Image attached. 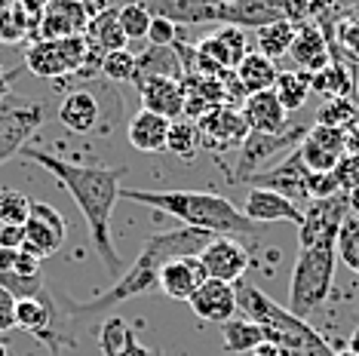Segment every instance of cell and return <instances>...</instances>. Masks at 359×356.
Wrapping results in <instances>:
<instances>
[{"instance_id":"1","label":"cell","mask_w":359,"mask_h":356,"mask_svg":"<svg viewBox=\"0 0 359 356\" xmlns=\"http://www.w3.org/2000/svg\"><path fill=\"white\" fill-rule=\"evenodd\" d=\"M19 157L46 169L71 193V200H74L77 209L86 218L89 237H93V246L99 252L104 273H111L117 280L123 273V264H120V255L111 240V215L120 200V182L126 175V166H83V163H74V160L59 157L53 151L28 148V144L22 148Z\"/></svg>"},{"instance_id":"2","label":"cell","mask_w":359,"mask_h":356,"mask_svg":"<svg viewBox=\"0 0 359 356\" xmlns=\"http://www.w3.org/2000/svg\"><path fill=\"white\" fill-rule=\"evenodd\" d=\"M212 237L203 231H194V228H169V231H154L148 240L142 242L138 249L135 261L114 280L111 289H104L95 298L89 301H71V298L59 295V307L65 317H71L80 326H93L99 322V317L111 313L114 307H120L123 301H133V298L151 292L157 289L160 282V271L169 258H178V255H200L206 249V242Z\"/></svg>"},{"instance_id":"3","label":"cell","mask_w":359,"mask_h":356,"mask_svg":"<svg viewBox=\"0 0 359 356\" xmlns=\"http://www.w3.org/2000/svg\"><path fill=\"white\" fill-rule=\"evenodd\" d=\"M120 200L142 203L157 209L163 215H172L184 228L203 231L209 237H249L264 231L252 224L231 200L212 191H144V188H120Z\"/></svg>"},{"instance_id":"4","label":"cell","mask_w":359,"mask_h":356,"mask_svg":"<svg viewBox=\"0 0 359 356\" xmlns=\"http://www.w3.org/2000/svg\"><path fill=\"white\" fill-rule=\"evenodd\" d=\"M236 301H240L243 317L255 320L264 329V338L276 347H283L289 356H334L329 341L310 326L307 320L295 317L289 307L276 304L267 298L258 286L252 282H240L236 286Z\"/></svg>"},{"instance_id":"5","label":"cell","mask_w":359,"mask_h":356,"mask_svg":"<svg viewBox=\"0 0 359 356\" xmlns=\"http://www.w3.org/2000/svg\"><path fill=\"white\" fill-rule=\"evenodd\" d=\"M334 264H338L334 240H320L298 252V261L292 267L289 280V310L295 317H313L329 301L334 286Z\"/></svg>"},{"instance_id":"6","label":"cell","mask_w":359,"mask_h":356,"mask_svg":"<svg viewBox=\"0 0 359 356\" xmlns=\"http://www.w3.org/2000/svg\"><path fill=\"white\" fill-rule=\"evenodd\" d=\"M307 129L310 126H295V129L289 126V129H283V132H276V135L249 132L246 142H243V148H240V160H236V166L231 169L227 182H231V184H249L255 175L267 172L271 163H280V160H285L301 142H304Z\"/></svg>"},{"instance_id":"7","label":"cell","mask_w":359,"mask_h":356,"mask_svg":"<svg viewBox=\"0 0 359 356\" xmlns=\"http://www.w3.org/2000/svg\"><path fill=\"white\" fill-rule=\"evenodd\" d=\"M86 62V37H59V40H34L25 53V71L40 80H62L74 77Z\"/></svg>"},{"instance_id":"8","label":"cell","mask_w":359,"mask_h":356,"mask_svg":"<svg viewBox=\"0 0 359 356\" xmlns=\"http://www.w3.org/2000/svg\"><path fill=\"white\" fill-rule=\"evenodd\" d=\"M40 123H43V104L40 102L13 99V95L0 102V166L19 157Z\"/></svg>"},{"instance_id":"9","label":"cell","mask_w":359,"mask_h":356,"mask_svg":"<svg viewBox=\"0 0 359 356\" xmlns=\"http://www.w3.org/2000/svg\"><path fill=\"white\" fill-rule=\"evenodd\" d=\"M197 123V135H200V148H206L212 153H224V151H240L246 135L252 132L246 117L240 108H215L209 114H203Z\"/></svg>"},{"instance_id":"10","label":"cell","mask_w":359,"mask_h":356,"mask_svg":"<svg viewBox=\"0 0 359 356\" xmlns=\"http://www.w3.org/2000/svg\"><path fill=\"white\" fill-rule=\"evenodd\" d=\"M68 224L59 209H53L50 203H37L31 200V218L25 221V242H22V252L34 255V258H50L62 249Z\"/></svg>"},{"instance_id":"11","label":"cell","mask_w":359,"mask_h":356,"mask_svg":"<svg viewBox=\"0 0 359 356\" xmlns=\"http://www.w3.org/2000/svg\"><path fill=\"white\" fill-rule=\"evenodd\" d=\"M292 10L285 0H224L215 6V25H233V28H264L271 22L292 19ZM295 22V19H292Z\"/></svg>"},{"instance_id":"12","label":"cell","mask_w":359,"mask_h":356,"mask_svg":"<svg viewBox=\"0 0 359 356\" xmlns=\"http://www.w3.org/2000/svg\"><path fill=\"white\" fill-rule=\"evenodd\" d=\"M350 215L347 193H334L329 200H313L304 209V221L298 224V246L307 249L320 240H338V231Z\"/></svg>"},{"instance_id":"13","label":"cell","mask_w":359,"mask_h":356,"mask_svg":"<svg viewBox=\"0 0 359 356\" xmlns=\"http://www.w3.org/2000/svg\"><path fill=\"white\" fill-rule=\"evenodd\" d=\"M200 261L209 280L227 282V286H236L249 271V252L236 237H212L200 252Z\"/></svg>"},{"instance_id":"14","label":"cell","mask_w":359,"mask_h":356,"mask_svg":"<svg viewBox=\"0 0 359 356\" xmlns=\"http://www.w3.org/2000/svg\"><path fill=\"white\" fill-rule=\"evenodd\" d=\"M93 15H95V10H89L86 0H50L43 19H40V25H37L34 40L80 37V34H86Z\"/></svg>"},{"instance_id":"15","label":"cell","mask_w":359,"mask_h":356,"mask_svg":"<svg viewBox=\"0 0 359 356\" xmlns=\"http://www.w3.org/2000/svg\"><path fill=\"white\" fill-rule=\"evenodd\" d=\"M307 175H310V169L304 166V160H301V153L298 148L289 153L285 160H280L276 166H271L267 172H261L252 178V188H267V191H276V193H283L285 200H292V203H310V197H307Z\"/></svg>"},{"instance_id":"16","label":"cell","mask_w":359,"mask_h":356,"mask_svg":"<svg viewBox=\"0 0 359 356\" xmlns=\"http://www.w3.org/2000/svg\"><path fill=\"white\" fill-rule=\"evenodd\" d=\"M206 267H203L200 255H178L169 258L160 271V282L157 289L163 292V298H172V301H191V295L206 282Z\"/></svg>"},{"instance_id":"17","label":"cell","mask_w":359,"mask_h":356,"mask_svg":"<svg viewBox=\"0 0 359 356\" xmlns=\"http://www.w3.org/2000/svg\"><path fill=\"white\" fill-rule=\"evenodd\" d=\"M243 215L249 218L252 224H276V221H289V224H301L304 221V209L295 206L292 200H285L283 193L267 191V188H249L246 203L240 209Z\"/></svg>"},{"instance_id":"18","label":"cell","mask_w":359,"mask_h":356,"mask_svg":"<svg viewBox=\"0 0 359 356\" xmlns=\"http://www.w3.org/2000/svg\"><path fill=\"white\" fill-rule=\"evenodd\" d=\"M191 310L197 313L203 322H218L224 326L227 320H233L240 313V301H236V286H227V282L218 280H206L197 292L191 295Z\"/></svg>"},{"instance_id":"19","label":"cell","mask_w":359,"mask_h":356,"mask_svg":"<svg viewBox=\"0 0 359 356\" xmlns=\"http://www.w3.org/2000/svg\"><path fill=\"white\" fill-rule=\"evenodd\" d=\"M197 50L206 55L209 62H215L218 68L236 71V64L246 59V53H249V37H246V31H243V28L218 25L212 34H206L200 40Z\"/></svg>"},{"instance_id":"20","label":"cell","mask_w":359,"mask_h":356,"mask_svg":"<svg viewBox=\"0 0 359 356\" xmlns=\"http://www.w3.org/2000/svg\"><path fill=\"white\" fill-rule=\"evenodd\" d=\"M142 95V108L166 120H182L184 117V89L182 80L175 77H148L135 86Z\"/></svg>"},{"instance_id":"21","label":"cell","mask_w":359,"mask_h":356,"mask_svg":"<svg viewBox=\"0 0 359 356\" xmlns=\"http://www.w3.org/2000/svg\"><path fill=\"white\" fill-rule=\"evenodd\" d=\"M289 59L295 62V68L304 71V74H320L325 64L332 62L329 37H325L313 22H301L295 31V40H292Z\"/></svg>"},{"instance_id":"22","label":"cell","mask_w":359,"mask_h":356,"mask_svg":"<svg viewBox=\"0 0 359 356\" xmlns=\"http://www.w3.org/2000/svg\"><path fill=\"white\" fill-rule=\"evenodd\" d=\"M243 117H246V123L252 132H267V135H276L283 132L285 120H289V111L283 108V102L276 99L273 89H264V93H252L246 95V102H243Z\"/></svg>"},{"instance_id":"23","label":"cell","mask_w":359,"mask_h":356,"mask_svg":"<svg viewBox=\"0 0 359 356\" xmlns=\"http://www.w3.org/2000/svg\"><path fill=\"white\" fill-rule=\"evenodd\" d=\"M59 120H62V126L74 135L95 132L99 120H102L99 99H95L89 89H71V93H65V99L59 104Z\"/></svg>"},{"instance_id":"24","label":"cell","mask_w":359,"mask_h":356,"mask_svg":"<svg viewBox=\"0 0 359 356\" xmlns=\"http://www.w3.org/2000/svg\"><path fill=\"white\" fill-rule=\"evenodd\" d=\"M169 126H172V120L154 114V111H138V114L129 120L126 126V139L133 144L135 151L142 153H160L166 151V135H169Z\"/></svg>"},{"instance_id":"25","label":"cell","mask_w":359,"mask_h":356,"mask_svg":"<svg viewBox=\"0 0 359 356\" xmlns=\"http://www.w3.org/2000/svg\"><path fill=\"white\" fill-rule=\"evenodd\" d=\"M148 77H175V80L184 77L175 43L172 46H151V50H144V53H135V80L133 83L138 86Z\"/></svg>"},{"instance_id":"26","label":"cell","mask_w":359,"mask_h":356,"mask_svg":"<svg viewBox=\"0 0 359 356\" xmlns=\"http://www.w3.org/2000/svg\"><path fill=\"white\" fill-rule=\"evenodd\" d=\"M93 46H99L102 53H114V50H126V34L120 28V15H117V6H104L89 19V28L83 34Z\"/></svg>"},{"instance_id":"27","label":"cell","mask_w":359,"mask_h":356,"mask_svg":"<svg viewBox=\"0 0 359 356\" xmlns=\"http://www.w3.org/2000/svg\"><path fill=\"white\" fill-rule=\"evenodd\" d=\"M233 74H236V80H240V86L246 89V95H252V93H264V89H273L280 68H276V62H271L267 55H261V53H246V59L236 64Z\"/></svg>"},{"instance_id":"28","label":"cell","mask_w":359,"mask_h":356,"mask_svg":"<svg viewBox=\"0 0 359 356\" xmlns=\"http://www.w3.org/2000/svg\"><path fill=\"white\" fill-rule=\"evenodd\" d=\"M222 341H224L227 353H252L255 347L264 344L267 338H264V329H261L255 320L233 317L222 326Z\"/></svg>"},{"instance_id":"29","label":"cell","mask_w":359,"mask_h":356,"mask_svg":"<svg viewBox=\"0 0 359 356\" xmlns=\"http://www.w3.org/2000/svg\"><path fill=\"white\" fill-rule=\"evenodd\" d=\"M295 31H298V22H292V19H280V22H271V25L258 28L255 31L258 53L267 55L271 62L285 59L292 50V40H295Z\"/></svg>"},{"instance_id":"30","label":"cell","mask_w":359,"mask_h":356,"mask_svg":"<svg viewBox=\"0 0 359 356\" xmlns=\"http://www.w3.org/2000/svg\"><path fill=\"white\" fill-rule=\"evenodd\" d=\"M353 86H356V80L350 74V64L344 59H332L320 74H310V93H323L325 99H329V95H344V99H350Z\"/></svg>"},{"instance_id":"31","label":"cell","mask_w":359,"mask_h":356,"mask_svg":"<svg viewBox=\"0 0 359 356\" xmlns=\"http://www.w3.org/2000/svg\"><path fill=\"white\" fill-rule=\"evenodd\" d=\"M93 331H95V338H99L102 356H126L129 350H133V344L138 341L133 326H129L123 317H108Z\"/></svg>"},{"instance_id":"32","label":"cell","mask_w":359,"mask_h":356,"mask_svg":"<svg viewBox=\"0 0 359 356\" xmlns=\"http://www.w3.org/2000/svg\"><path fill=\"white\" fill-rule=\"evenodd\" d=\"M166 151L172 153V157L184 160V163H194L197 160V153L203 151L200 148V135H197V123L194 120H172V126H169V135H166Z\"/></svg>"},{"instance_id":"33","label":"cell","mask_w":359,"mask_h":356,"mask_svg":"<svg viewBox=\"0 0 359 356\" xmlns=\"http://www.w3.org/2000/svg\"><path fill=\"white\" fill-rule=\"evenodd\" d=\"M273 93H276V99L283 102L285 111L304 108V102L310 95V74H304V71H280L276 83H273Z\"/></svg>"},{"instance_id":"34","label":"cell","mask_w":359,"mask_h":356,"mask_svg":"<svg viewBox=\"0 0 359 356\" xmlns=\"http://www.w3.org/2000/svg\"><path fill=\"white\" fill-rule=\"evenodd\" d=\"M329 50L332 59H344L347 64H359V15L344 19L334 34L329 37Z\"/></svg>"},{"instance_id":"35","label":"cell","mask_w":359,"mask_h":356,"mask_svg":"<svg viewBox=\"0 0 359 356\" xmlns=\"http://www.w3.org/2000/svg\"><path fill=\"white\" fill-rule=\"evenodd\" d=\"M356 117H359V104L353 99H344V95H329L316 111V123L334 129H347Z\"/></svg>"},{"instance_id":"36","label":"cell","mask_w":359,"mask_h":356,"mask_svg":"<svg viewBox=\"0 0 359 356\" xmlns=\"http://www.w3.org/2000/svg\"><path fill=\"white\" fill-rule=\"evenodd\" d=\"M334 252H338V261L347 267L350 273L359 277V218L347 215L344 224L338 231V240H334Z\"/></svg>"},{"instance_id":"37","label":"cell","mask_w":359,"mask_h":356,"mask_svg":"<svg viewBox=\"0 0 359 356\" xmlns=\"http://www.w3.org/2000/svg\"><path fill=\"white\" fill-rule=\"evenodd\" d=\"M28 37H34V31H31V25H28L25 15H22V10L15 6V0L13 4H0V43L15 46V43H22V40H28Z\"/></svg>"},{"instance_id":"38","label":"cell","mask_w":359,"mask_h":356,"mask_svg":"<svg viewBox=\"0 0 359 356\" xmlns=\"http://www.w3.org/2000/svg\"><path fill=\"white\" fill-rule=\"evenodd\" d=\"M102 77L111 83H133L135 80V53L129 50H114L104 53L102 59Z\"/></svg>"},{"instance_id":"39","label":"cell","mask_w":359,"mask_h":356,"mask_svg":"<svg viewBox=\"0 0 359 356\" xmlns=\"http://www.w3.org/2000/svg\"><path fill=\"white\" fill-rule=\"evenodd\" d=\"M28 218H31V197L13 188L0 191V224H19V228H25Z\"/></svg>"},{"instance_id":"40","label":"cell","mask_w":359,"mask_h":356,"mask_svg":"<svg viewBox=\"0 0 359 356\" xmlns=\"http://www.w3.org/2000/svg\"><path fill=\"white\" fill-rule=\"evenodd\" d=\"M117 15H120V28H123L126 40H144V37H148L154 15L144 10L142 4H120Z\"/></svg>"},{"instance_id":"41","label":"cell","mask_w":359,"mask_h":356,"mask_svg":"<svg viewBox=\"0 0 359 356\" xmlns=\"http://www.w3.org/2000/svg\"><path fill=\"white\" fill-rule=\"evenodd\" d=\"M307 139L313 142V144H320L323 151H329L334 153V157H341L347 148H344V129H334V126H310L307 129Z\"/></svg>"},{"instance_id":"42","label":"cell","mask_w":359,"mask_h":356,"mask_svg":"<svg viewBox=\"0 0 359 356\" xmlns=\"http://www.w3.org/2000/svg\"><path fill=\"white\" fill-rule=\"evenodd\" d=\"M332 175L338 178L341 193L359 188V153H347V151H344V157L338 160V166L332 169Z\"/></svg>"},{"instance_id":"43","label":"cell","mask_w":359,"mask_h":356,"mask_svg":"<svg viewBox=\"0 0 359 356\" xmlns=\"http://www.w3.org/2000/svg\"><path fill=\"white\" fill-rule=\"evenodd\" d=\"M334 193H341V188H338V178H334L332 172H310L307 175L310 203H313V200H329V197H334Z\"/></svg>"},{"instance_id":"44","label":"cell","mask_w":359,"mask_h":356,"mask_svg":"<svg viewBox=\"0 0 359 356\" xmlns=\"http://www.w3.org/2000/svg\"><path fill=\"white\" fill-rule=\"evenodd\" d=\"M148 40H151V46H172L178 40V25L175 22H169V19H163V15H154Z\"/></svg>"},{"instance_id":"45","label":"cell","mask_w":359,"mask_h":356,"mask_svg":"<svg viewBox=\"0 0 359 356\" xmlns=\"http://www.w3.org/2000/svg\"><path fill=\"white\" fill-rule=\"evenodd\" d=\"M15 6L22 10V15L28 19L31 31L37 34V25H40V19H43V13H46V6H50V0H15Z\"/></svg>"},{"instance_id":"46","label":"cell","mask_w":359,"mask_h":356,"mask_svg":"<svg viewBox=\"0 0 359 356\" xmlns=\"http://www.w3.org/2000/svg\"><path fill=\"white\" fill-rule=\"evenodd\" d=\"M15 301H19V298L0 286V331L15 329Z\"/></svg>"},{"instance_id":"47","label":"cell","mask_w":359,"mask_h":356,"mask_svg":"<svg viewBox=\"0 0 359 356\" xmlns=\"http://www.w3.org/2000/svg\"><path fill=\"white\" fill-rule=\"evenodd\" d=\"M22 242H25V228L0 224V249H22Z\"/></svg>"},{"instance_id":"48","label":"cell","mask_w":359,"mask_h":356,"mask_svg":"<svg viewBox=\"0 0 359 356\" xmlns=\"http://www.w3.org/2000/svg\"><path fill=\"white\" fill-rule=\"evenodd\" d=\"M19 74H25V64H22V68H10V71L0 68V102L10 95V86L15 83V77H19Z\"/></svg>"},{"instance_id":"49","label":"cell","mask_w":359,"mask_h":356,"mask_svg":"<svg viewBox=\"0 0 359 356\" xmlns=\"http://www.w3.org/2000/svg\"><path fill=\"white\" fill-rule=\"evenodd\" d=\"M344 148L347 153H359V117L344 129Z\"/></svg>"},{"instance_id":"50","label":"cell","mask_w":359,"mask_h":356,"mask_svg":"<svg viewBox=\"0 0 359 356\" xmlns=\"http://www.w3.org/2000/svg\"><path fill=\"white\" fill-rule=\"evenodd\" d=\"M249 356H289L283 350V347H276V344H271V341H264L261 347H255V350H252Z\"/></svg>"},{"instance_id":"51","label":"cell","mask_w":359,"mask_h":356,"mask_svg":"<svg viewBox=\"0 0 359 356\" xmlns=\"http://www.w3.org/2000/svg\"><path fill=\"white\" fill-rule=\"evenodd\" d=\"M347 209H350V215L353 218H359V188L347 191Z\"/></svg>"},{"instance_id":"52","label":"cell","mask_w":359,"mask_h":356,"mask_svg":"<svg viewBox=\"0 0 359 356\" xmlns=\"http://www.w3.org/2000/svg\"><path fill=\"white\" fill-rule=\"evenodd\" d=\"M347 350H353V353L359 356V326L350 331V338H347Z\"/></svg>"},{"instance_id":"53","label":"cell","mask_w":359,"mask_h":356,"mask_svg":"<svg viewBox=\"0 0 359 356\" xmlns=\"http://www.w3.org/2000/svg\"><path fill=\"white\" fill-rule=\"evenodd\" d=\"M0 356H10V344L6 341H0Z\"/></svg>"},{"instance_id":"54","label":"cell","mask_w":359,"mask_h":356,"mask_svg":"<svg viewBox=\"0 0 359 356\" xmlns=\"http://www.w3.org/2000/svg\"><path fill=\"white\" fill-rule=\"evenodd\" d=\"M334 356H356L353 350H347V347H344V350H334Z\"/></svg>"},{"instance_id":"55","label":"cell","mask_w":359,"mask_h":356,"mask_svg":"<svg viewBox=\"0 0 359 356\" xmlns=\"http://www.w3.org/2000/svg\"><path fill=\"white\" fill-rule=\"evenodd\" d=\"M50 356H62V353H59V347H50Z\"/></svg>"},{"instance_id":"56","label":"cell","mask_w":359,"mask_h":356,"mask_svg":"<svg viewBox=\"0 0 359 356\" xmlns=\"http://www.w3.org/2000/svg\"><path fill=\"white\" fill-rule=\"evenodd\" d=\"M353 93H356V99H359V77H356V86H353Z\"/></svg>"},{"instance_id":"57","label":"cell","mask_w":359,"mask_h":356,"mask_svg":"<svg viewBox=\"0 0 359 356\" xmlns=\"http://www.w3.org/2000/svg\"><path fill=\"white\" fill-rule=\"evenodd\" d=\"M99 4H102V10H104V6H108V4H111V0H99Z\"/></svg>"},{"instance_id":"58","label":"cell","mask_w":359,"mask_h":356,"mask_svg":"<svg viewBox=\"0 0 359 356\" xmlns=\"http://www.w3.org/2000/svg\"><path fill=\"white\" fill-rule=\"evenodd\" d=\"M0 4H13V0H0Z\"/></svg>"}]
</instances>
